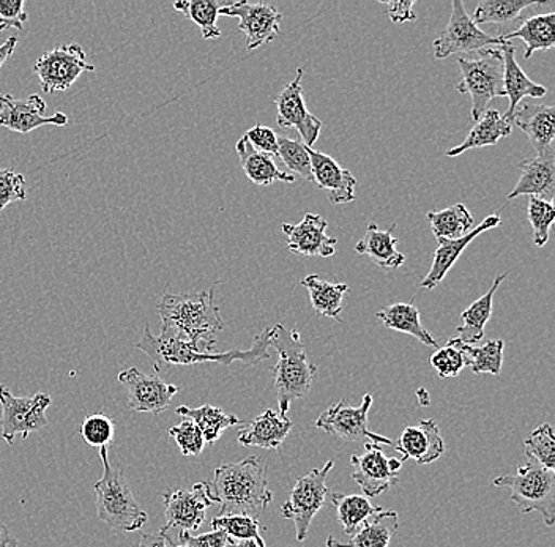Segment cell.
I'll return each instance as SVG.
<instances>
[{"label":"cell","instance_id":"cell-24","mask_svg":"<svg viewBox=\"0 0 555 547\" xmlns=\"http://www.w3.org/2000/svg\"><path fill=\"white\" fill-rule=\"evenodd\" d=\"M501 223L502 220L499 214H491V217L486 218L480 226L474 227V230L468 232L467 235H464V237L457 238V240L439 242V248L434 252L431 270H429L428 275L423 278V282L420 283V287L426 290L436 289V287L446 279L447 273L450 272L451 266L456 264L464 249H466L478 235L483 234L486 231L494 230V227H498Z\"/></svg>","mask_w":555,"mask_h":547},{"label":"cell","instance_id":"cell-45","mask_svg":"<svg viewBox=\"0 0 555 547\" xmlns=\"http://www.w3.org/2000/svg\"><path fill=\"white\" fill-rule=\"evenodd\" d=\"M527 217H529L530 226H532L533 245L544 247L550 242V232L555 220L553 203L530 197Z\"/></svg>","mask_w":555,"mask_h":547},{"label":"cell","instance_id":"cell-41","mask_svg":"<svg viewBox=\"0 0 555 547\" xmlns=\"http://www.w3.org/2000/svg\"><path fill=\"white\" fill-rule=\"evenodd\" d=\"M524 448L532 463L547 470L555 469V435L550 424L538 426L532 434L527 435Z\"/></svg>","mask_w":555,"mask_h":547},{"label":"cell","instance_id":"cell-33","mask_svg":"<svg viewBox=\"0 0 555 547\" xmlns=\"http://www.w3.org/2000/svg\"><path fill=\"white\" fill-rule=\"evenodd\" d=\"M503 40L520 38L526 43L524 57H532L535 51H550L555 47V13L532 16L524 21L518 29L502 36Z\"/></svg>","mask_w":555,"mask_h":547},{"label":"cell","instance_id":"cell-14","mask_svg":"<svg viewBox=\"0 0 555 547\" xmlns=\"http://www.w3.org/2000/svg\"><path fill=\"white\" fill-rule=\"evenodd\" d=\"M352 480L359 484L364 497L384 494L398 483L402 460L388 458L377 443H366L363 455L352 456Z\"/></svg>","mask_w":555,"mask_h":547},{"label":"cell","instance_id":"cell-4","mask_svg":"<svg viewBox=\"0 0 555 547\" xmlns=\"http://www.w3.org/2000/svg\"><path fill=\"white\" fill-rule=\"evenodd\" d=\"M272 346L278 352V363L273 369L278 404L281 417H286L291 404L310 393L312 382L318 377V366L308 360L300 334L287 330L283 324L273 327Z\"/></svg>","mask_w":555,"mask_h":547},{"label":"cell","instance_id":"cell-18","mask_svg":"<svg viewBox=\"0 0 555 547\" xmlns=\"http://www.w3.org/2000/svg\"><path fill=\"white\" fill-rule=\"evenodd\" d=\"M47 102L40 95H30L27 99L0 95V127L21 134L30 133L43 125L67 127L69 120L64 113L47 116Z\"/></svg>","mask_w":555,"mask_h":547},{"label":"cell","instance_id":"cell-30","mask_svg":"<svg viewBox=\"0 0 555 547\" xmlns=\"http://www.w3.org/2000/svg\"><path fill=\"white\" fill-rule=\"evenodd\" d=\"M235 151H237L238 158H241L243 172L255 185L269 186L273 182H295L293 174L276 168L272 155L255 151L245 136L238 140Z\"/></svg>","mask_w":555,"mask_h":547},{"label":"cell","instance_id":"cell-47","mask_svg":"<svg viewBox=\"0 0 555 547\" xmlns=\"http://www.w3.org/2000/svg\"><path fill=\"white\" fill-rule=\"evenodd\" d=\"M169 435L176 441L183 456H199L206 446L203 432L189 418H183L182 424L172 426Z\"/></svg>","mask_w":555,"mask_h":547},{"label":"cell","instance_id":"cell-58","mask_svg":"<svg viewBox=\"0 0 555 547\" xmlns=\"http://www.w3.org/2000/svg\"><path fill=\"white\" fill-rule=\"evenodd\" d=\"M5 29H17L15 24L9 23V21L0 18V32Z\"/></svg>","mask_w":555,"mask_h":547},{"label":"cell","instance_id":"cell-12","mask_svg":"<svg viewBox=\"0 0 555 547\" xmlns=\"http://www.w3.org/2000/svg\"><path fill=\"white\" fill-rule=\"evenodd\" d=\"M373 406V396L364 394L362 404L359 407L347 406L345 401L328 407L322 412L321 417L315 420V428L322 429L327 434L338 435L349 442L377 443L393 448V441L384 435L376 434L367 428V414Z\"/></svg>","mask_w":555,"mask_h":547},{"label":"cell","instance_id":"cell-21","mask_svg":"<svg viewBox=\"0 0 555 547\" xmlns=\"http://www.w3.org/2000/svg\"><path fill=\"white\" fill-rule=\"evenodd\" d=\"M311 159L312 180L318 183L319 188L327 192L328 200L332 204H347L356 200L357 179L352 172L341 168L324 152L308 148Z\"/></svg>","mask_w":555,"mask_h":547},{"label":"cell","instance_id":"cell-48","mask_svg":"<svg viewBox=\"0 0 555 547\" xmlns=\"http://www.w3.org/2000/svg\"><path fill=\"white\" fill-rule=\"evenodd\" d=\"M27 199L26 177L13 169H0V212L10 204Z\"/></svg>","mask_w":555,"mask_h":547},{"label":"cell","instance_id":"cell-56","mask_svg":"<svg viewBox=\"0 0 555 547\" xmlns=\"http://www.w3.org/2000/svg\"><path fill=\"white\" fill-rule=\"evenodd\" d=\"M228 547H262V546H259L258 543L253 542V539H245V542H234V539H229Z\"/></svg>","mask_w":555,"mask_h":547},{"label":"cell","instance_id":"cell-23","mask_svg":"<svg viewBox=\"0 0 555 547\" xmlns=\"http://www.w3.org/2000/svg\"><path fill=\"white\" fill-rule=\"evenodd\" d=\"M513 127H518L526 133L537 157L546 154L554 147L555 138V109L554 106L543 103L527 102L516 107L512 117Z\"/></svg>","mask_w":555,"mask_h":547},{"label":"cell","instance_id":"cell-7","mask_svg":"<svg viewBox=\"0 0 555 547\" xmlns=\"http://www.w3.org/2000/svg\"><path fill=\"white\" fill-rule=\"evenodd\" d=\"M463 79L457 92L468 93L472 99V119L480 120L489 102L506 96L503 89V55L498 48H486L474 57H457Z\"/></svg>","mask_w":555,"mask_h":547},{"label":"cell","instance_id":"cell-42","mask_svg":"<svg viewBox=\"0 0 555 547\" xmlns=\"http://www.w3.org/2000/svg\"><path fill=\"white\" fill-rule=\"evenodd\" d=\"M503 349H505V342H503L502 339L488 341L485 346H481V348L464 346L468 368L475 374L488 373L499 376L503 365Z\"/></svg>","mask_w":555,"mask_h":547},{"label":"cell","instance_id":"cell-27","mask_svg":"<svg viewBox=\"0 0 555 547\" xmlns=\"http://www.w3.org/2000/svg\"><path fill=\"white\" fill-rule=\"evenodd\" d=\"M397 223L387 231H380L374 223L367 224L366 235L356 245L357 255H366L371 261L384 270H397L404 265L405 256L397 249L398 238H393Z\"/></svg>","mask_w":555,"mask_h":547},{"label":"cell","instance_id":"cell-6","mask_svg":"<svg viewBox=\"0 0 555 547\" xmlns=\"http://www.w3.org/2000/svg\"><path fill=\"white\" fill-rule=\"evenodd\" d=\"M492 484L506 487L512 493V502L522 515L540 512L544 524H555V473L537 463L524 464L515 476L495 478Z\"/></svg>","mask_w":555,"mask_h":547},{"label":"cell","instance_id":"cell-50","mask_svg":"<svg viewBox=\"0 0 555 547\" xmlns=\"http://www.w3.org/2000/svg\"><path fill=\"white\" fill-rule=\"evenodd\" d=\"M228 535L221 530H211L206 535L193 536L180 530L179 543L189 547H228Z\"/></svg>","mask_w":555,"mask_h":547},{"label":"cell","instance_id":"cell-9","mask_svg":"<svg viewBox=\"0 0 555 547\" xmlns=\"http://www.w3.org/2000/svg\"><path fill=\"white\" fill-rule=\"evenodd\" d=\"M502 36H489L467 15L461 0L451 3V16L446 29L433 43L434 57L447 58L453 54L478 53L486 48L503 47Z\"/></svg>","mask_w":555,"mask_h":547},{"label":"cell","instance_id":"cell-5","mask_svg":"<svg viewBox=\"0 0 555 547\" xmlns=\"http://www.w3.org/2000/svg\"><path fill=\"white\" fill-rule=\"evenodd\" d=\"M100 458L103 476L93 484L100 521L116 533L138 532L147 524V511L139 507L124 472L111 466L107 446L100 448Z\"/></svg>","mask_w":555,"mask_h":547},{"label":"cell","instance_id":"cell-52","mask_svg":"<svg viewBox=\"0 0 555 547\" xmlns=\"http://www.w3.org/2000/svg\"><path fill=\"white\" fill-rule=\"evenodd\" d=\"M388 9V18L393 23L402 24L416 19L414 12V0H404V2H385Z\"/></svg>","mask_w":555,"mask_h":547},{"label":"cell","instance_id":"cell-53","mask_svg":"<svg viewBox=\"0 0 555 547\" xmlns=\"http://www.w3.org/2000/svg\"><path fill=\"white\" fill-rule=\"evenodd\" d=\"M133 547H172L168 532L159 530L158 533H141V538Z\"/></svg>","mask_w":555,"mask_h":547},{"label":"cell","instance_id":"cell-26","mask_svg":"<svg viewBox=\"0 0 555 547\" xmlns=\"http://www.w3.org/2000/svg\"><path fill=\"white\" fill-rule=\"evenodd\" d=\"M293 426L289 418L281 417L278 412L267 408L248 425V428L243 429L238 434V442L243 446L276 450L286 441Z\"/></svg>","mask_w":555,"mask_h":547},{"label":"cell","instance_id":"cell-10","mask_svg":"<svg viewBox=\"0 0 555 547\" xmlns=\"http://www.w3.org/2000/svg\"><path fill=\"white\" fill-rule=\"evenodd\" d=\"M50 394L37 393L33 398H16L5 386H0V406H2V439L13 445L17 434L24 441L30 432L47 428V411L51 406Z\"/></svg>","mask_w":555,"mask_h":547},{"label":"cell","instance_id":"cell-51","mask_svg":"<svg viewBox=\"0 0 555 547\" xmlns=\"http://www.w3.org/2000/svg\"><path fill=\"white\" fill-rule=\"evenodd\" d=\"M0 18L15 24L17 30H23L27 13L24 12V0H0Z\"/></svg>","mask_w":555,"mask_h":547},{"label":"cell","instance_id":"cell-3","mask_svg":"<svg viewBox=\"0 0 555 547\" xmlns=\"http://www.w3.org/2000/svg\"><path fill=\"white\" fill-rule=\"evenodd\" d=\"M211 493L221 505L217 516L242 515L258 518L273 500L262 459L246 458L215 469Z\"/></svg>","mask_w":555,"mask_h":547},{"label":"cell","instance_id":"cell-16","mask_svg":"<svg viewBox=\"0 0 555 547\" xmlns=\"http://www.w3.org/2000/svg\"><path fill=\"white\" fill-rule=\"evenodd\" d=\"M119 382L128 391V407L137 414H163L171 406L172 398L180 390L159 379L158 374L147 376L138 368L121 372Z\"/></svg>","mask_w":555,"mask_h":547},{"label":"cell","instance_id":"cell-15","mask_svg":"<svg viewBox=\"0 0 555 547\" xmlns=\"http://www.w3.org/2000/svg\"><path fill=\"white\" fill-rule=\"evenodd\" d=\"M220 16L238 18V29L246 36V48L256 51L280 36V24L283 16L275 6L267 3L235 2L223 5Z\"/></svg>","mask_w":555,"mask_h":547},{"label":"cell","instance_id":"cell-43","mask_svg":"<svg viewBox=\"0 0 555 547\" xmlns=\"http://www.w3.org/2000/svg\"><path fill=\"white\" fill-rule=\"evenodd\" d=\"M464 346L466 344L461 342L456 336H453L449 339V344L446 348L437 349L436 353H433L429 363H431L440 379H453V377L460 376L461 372L468 366Z\"/></svg>","mask_w":555,"mask_h":547},{"label":"cell","instance_id":"cell-32","mask_svg":"<svg viewBox=\"0 0 555 547\" xmlns=\"http://www.w3.org/2000/svg\"><path fill=\"white\" fill-rule=\"evenodd\" d=\"M377 318L390 328V330L401 331L414 336L423 344L428 348L437 349V341L434 336L423 327L422 318H420V311L411 303H393L388 307L382 308L377 313Z\"/></svg>","mask_w":555,"mask_h":547},{"label":"cell","instance_id":"cell-57","mask_svg":"<svg viewBox=\"0 0 555 547\" xmlns=\"http://www.w3.org/2000/svg\"><path fill=\"white\" fill-rule=\"evenodd\" d=\"M416 396L420 398V401H422V406H428L429 404V396L428 393H426V390H418L416 391Z\"/></svg>","mask_w":555,"mask_h":547},{"label":"cell","instance_id":"cell-13","mask_svg":"<svg viewBox=\"0 0 555 547\" xmlns=\"http://www.w3.org/2000/svg\"><path fill=\"white\" fill-rule=\"evenodd\" d=\"M166 525L163 528L169 533L171 529H180L183 532H193L206 521V511L211 505L218 504L211 493L210 481H201L191 490L165 491Z\"/></svg>","mask_w":555,"mask_h":547},{"label":"cell","instance_id":"cell-44","mask_svg":"<svg viewBox=\"0 0 555 547\" xmlns=\"http://www.w3.org/2000/svg\"><path fill=\"white\" fill-rule=\"evenodd\" d=\"M278 157L289 169L291 174L304 177L308 182H312L310 154L304 142L278 136Z\"/></svg>","mask_w":555,"mask_h":547},{"label":"cell","instance_id":"cell-35","mask_svg":"<svg viewBox=\"0 0 555 547\" xmlns=\"http://www.w3.org/2000/svg\"><path fill=\"white\" fill-rule=\"evenodd\" d=\"M176 412L180 417L189 418V420L193 421L199 428V431L203 432L204 441L210 443V445L220 441L225 429L242 425V420L237 415L225 414L220 407L208 406V404L196 408L180 406L177 407Z\"/></svg>","mask_w":555,"mask_h":547},{"label":"cell","instance_id":"cell-55","mask_svg":"<svg viewBox=\"0 0 555 547\" xmlns=\"http://www.w3.org/2000/svg\"><path fill=\"white\" fill-rule=\"evenodd\" d=\"M0 547H17V539L13 538L9 528L0 521Z\"/></svg>","mask_w":555,"mask_h":547},{"label":"cell","instance_id":"cell-37","mask_svg":"<svg viewBox=\"0 0 555 547\" xmlns=\"http://www.w3.org/2000/svg\"><path fill=\"white\" fill-rule=\"evenodd\" d=\"M431 224L433 234L437 240H457L474 230V217L466 209L464 204H454L439 212L426 214Z\"/></svg>","mask_w":555,"mask_h":547},{"label":"cell","instance_id":"cell-11","mask_svg":"<svg viewBox=\"0 0 555 547\" xmlns=\"http://www.w3.org/2000/svg\"><path fill=\"white\" fill-rule=\"evenodd\" d=\"M35 75L40 79L41 89L47 93L65 92L78 81L86 71H95V67L86 58V51L79 44H62L48 51L35 62Z\"/></svg>","mask_w":555,"mask_h":547},{"label":"cell","instance_id":"cell-22","mask_svg":"<svg viewBox=\"0 0 555 547\" xmlns=\"http://www.w3.org/2000/svg\"><path fill=\"white\" fill-rule=\"evenodd\" d=\"M520 177L515 190L506 199L518 196L537 197L553 203L555 195V154L551 147L540 157L524 159L519 165Z\"/></svg>","mask_w":555,"mask_h":547},{"label":"cell","instance_id":"cell-1","mask_svg":"<svg viewBox=\"0 0 555 547\" xmlns=\"http://www.w3.org/2000/svg\"><path fill=\"white\" fill-rule=\"evenodd\" d=\"M272 339L273 327H270L256 336L253 348L248 351L232 349L228 352H211L182 336L168 334V331H162V335L155 336L152 334L151 325L145 324L144 335L134 348L147 353L154 360L155 372L158 373L159 369L169 368V366H191L210 362L220 363L223 366H231L234 362L255 366L270 359L269 348L272 346Z\"/></svg>","mask_w":555,"mask_h":547},{"label":"cell","instance_id":"cell-17","mask_svg":"<svg viewBox=\"0 0 555 547\" xmlns=\"http://www.w3.org/2000/svg\"><path fill=\"white\" fill-rule=\"evenodd\" d=\"M305 68H298L294 81L289 82L276 96V122L281 128H295L301 136V142L311 148L321 136L322 122L315 119L305 105L304 88H301Z\"/></svg>","mask_w":555,"mask_h":547},{"label":"cell","instance_id":"cell-54","mask_svg":"<svg viewBox=\"0 0 555 547\" xmlns=\"http://www.w3.org/2000/svg\"><path fill=\"white\" fill-rule=\"evenodd\" d=\"M17 44V37L7 38L5 43L0 47V68L3 67L7 61L12 57V54L15 53V48Z\"/></svg>","mask_w":555,"mask_h":547},{"label":"cell","instance_id":"cell-19","mask_svg":"<svg viewBox=\"0 0 555 547\" xmlns=\"http://www.w3.org/2000/svg\"><path fill=\"white\" fill-rule=\"evenodd\" d=\"M328 221L321 214L307 213L297 224L284 223L281 231L287 237V248L297 256L330 258L335 255L336 238L327 234Z\"/></svg>","mask_w":555,"mask_h":547},{"label":"cell","instance_id":"cell-8","mask_svg":"<svg viewBox=\"0 0 555 547\" xmlns=\"http://www.w3.org/2000/svg\"><path fill=\"white\" fill-rule=\"evenodd\" d=\"M332 469L333 460H328L321 469H312L307 476L297 478L289 498L281 507V516L294 522L297 542L307 539L312 519L327 502L330 491L325 481Z\"/></svg>","mask_w":555,"mask_h":547},{"label":"cell","instance_id":"cell-49","mask_svg":"<svg viewBox=\"0 0 555 547\" xmlns=\"http://www.w3.org/2000/svg\"><path fill=\"white\" fill-rule=\"evenodd\" d=\"M245 138L255 151L278 157V136L272 128L256 125L251 130L246 131Z\"/></svg>","mask_w":555,"mask_h":547},{"label":"cell","instance_id":"cell-29","mask_svg":"<svg viewBox=\"0 0 555 547\" xmlns=\"http://www.w3.org/2000/svg\"><path fill=\"white\" fill-rule=\"evenodd\" d=\"M512 131L513 125L498 109H486L483 116L467 134L466 140L461 142L457 147L447 151V157H460L474 148L491 147L503 138H508Z\"/></svg>","mask_w":555,"mask_h":547},{"label":"cell","instance_id":"cell-38","mask_svg":"<svg viewBox=\"0 0 555 547\" xmlns=\"http://www.w3.org/2000/svg\"><path fill=\"white\" fill-rule=\"evenodd\" d=\"M221 3L217 0H182L173 3L177 12L183 13L186 18L193 21L199 27L204 40H214L221 37L217 21L220 16Z\"/></svg>","mask_w":555,"mask_h":547},{"label":"cell","instance_id":"cell-39","mask_svg":"<svg viewBox=\"0 0 555 547\" xmlns=\"http://www.w3.org/2000/svg\"><path fill=\"white\" fill-rule=\"evenodd\" d=\"M540 0H485L477 6L474 21L480 24H506L519 18L520 13L530 6L541 5Z\"/></svg>","mask_w":555,"mask_h":547},{"label":"cell","instance_id":"cell-36","mask_svg":"<svg viewBox=\"0 0 555 547\" xmlns=\"http://www.w3.org/2000/svg\"><path fill=\"white\" fill-rule=\"evenodd\" d=\"M333 507H335L338 522L343 525L346 535L352 536L371 516L377 515L384 508L371 504L364 495L328 494Z\"/></svg>","mask_w":555,"mask_h":547},{"label":"cell","instance_id":"cell-59","mask_svg":"<svg viewBox=\"0 0 555 547\" xmlns=\"http://www.w3.org/2000/svg\"><path fill=\"white\" fill-rule=\"evenodd\" d=\"M172 547H189V546H183V545H173V543H172Z\"/></svg>","mask_w":555,"mask_h":547},{"label":"cell","instance_id":"cell-34","mask_svg":"<svg viewBox=\"0 0 555 547\" xmlns=\"http://www.w3.org/2000/svg\"><path fill=\"white\" fill-rule=\"evenodd\" d=\"M301 286L307 287L310 292L312 310L324 317L341 321L343 299L349 290L345 283L325 282L321 276L308 275L301 279Z\"/></svg>","mask_w":555,"mask_h":547},{"label":"cell","instance_id":"cell-25","mask_svg":"<svg viewBox=\"0 0 555 547\" xmlns=\"http://www.w3.org/2000/svg\"><path fill=\"white\" fill-rule=\"evenodd\" d=\"M501 51L503 55V89H505V95L509 99L508 110L503 117L512 123L513 113L526 96L532 100L543 99L547 89L544 86L537 84L524 73L518 61H516V48L512 41H506L501 47Z\"/></svg>","mask_w":555,"mask_h":547},{"label":"cell","instance_id":"cell-20","mask_svg":"<svg viewBox=\"0 0 555 547\" xmlns=\"http://www.w3.org/2000/svg\"><path fill=\"white\" fill-rule=\"evenodd\" d=\"M395 452L401 460L412 459L420 466L436 463L446 453V442L440 435L439 425L434 420H423L416 426H408L393 443Z\"/></svg>","mask_w":555,"mask_h":547},{"label":"cell","instance_id":"cell-31","mask_svg":"<svg viewBox=\"0 0 555 547\" xmlns=\"http://www.w3.org/2000/svg\"><path fill=\"white\" fill-rule=\"evenodd\" d=\"M508 276V272L499 275L492 284L491 289L480 299L475 300L470 307L461 314V324L456 328V338L464 344L470 346L483 339L485 327L492 316V301H494L495 290L499 289L503 279Z\"/></svg>","mask_w":555,"mask_h":547},{"label":"cell","instance_id":"cell-2","mask_svg":"<svg viewBox=\"0 0 555 547\" xmlns=\"http://www.w3.org/2000/svg\"><path fill=\"white\" fill-rule=\"evenodd\" d=\"M163 330L182 336L194 344L215 351L217 334L224 330L220 308L215 304L214 289L186 294H163L158 301Z\"/></svg>","mask_w":555,"mask_h":547},{"label":"cell","instance_id":"cell-46","mask_svg":"<svg viewBox=\"0 0 555 547\" xmlns=\"http://www.w3.org/2000/svg\"><path fill=\"white\" fill-rule=\"evenodd\" d=\"M116 426L114 420L104 414H92L81 424V435L85 442L93 448H103L114 441Z\"/></svg>","mask_w":555,"mask_h":547},{"label":"cell","instance_id":"cell-40","mask_svg":"<svg viewBox=\"0 0 555 547\" xmlns=\"http://www.w3.org/2000/svg\"><path fill=\"white\" fill-rule=\"evenodd\" d=\"M210 528L211 530H221L229 539H234V542L253 539L259 546L266 547V543L260 536V530L263 528L258 518L242 515L215 516L210 521Z\"/></svg>","mask_w":555,"mask_h":547},{"label":"cell","instance_id":"cell-28","mask_svg":"<svg viewBox=\"0 0 555 547\" xmlns=\"http://www.w3.org/2000/svg\"><path fill=\"white\" fill-rule=\"evenodd\" d=\"M399 529L397 511L382 510L371 516L366 522L350 536L349 543H339L328 536L327 547H390L391 538Z\"/></svg>","mask_w":555,"mask_h":547}]
</instances>
